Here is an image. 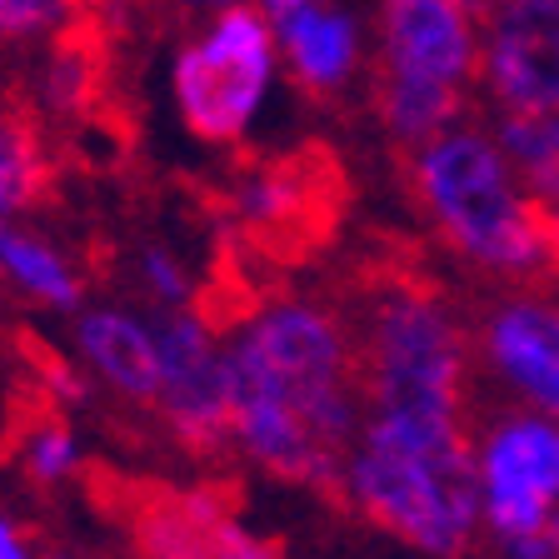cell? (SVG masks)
<instances>
[{
    "label": "cell",
    "mask_w": 559,
    "mask_h": 559,
    "mask_svg": "<svg viewBox=\"0 0 559 559\" xmlns=\"http://www.w3.org/2000/svg\"><path fill=\"white\" fill-rule=\"evenodd\" d=\"M300 5H310V0H260V11H265L270 21H285V15L300 11Z\"/></svg>",
    "instance_id": "obj_25"
},
{
    "label": "cell",
    "mask_w": 559,
    "mask_h": 559,
    "mask_svg": "<svg viewBox=\"0 0 559 559\" xmlns=\"http://www.w3.org/2000/svg\"><path fill=\"white\" fill-rule=\"evenodd\" d=\"M35 365H40V374H46V390H56V400H75V405L85 400V380L70 370L66 360H60L56 349L35 345Z\"/></svg>",
    "instance_id": "obj_21"
},
{
    "label": "cell",
    "mask_w": 559,
    "mask_h": 559,
    "mask_svg": "<svg viewBox=\"0 0 559 559\" xmlns=\"http://www.w3.org/2000/svg\"><path fill=\"white\" fill-rule=\"evenodd\" d=\"M500 145L539 205H559V116H500Z\"/></svg>",
    "instance_id": "obj_16"
},
{
    "label": "cell",
    "mask_w": 559,
    "mask_h": 559,
    "mask_svg": "<svg viewBox=\"0 0 559 559\" xmlns=\"http://www.w3.org/2000/svg\"><path fill=\"white\" fill-rule=\"evenodd\" d=\"M374 105H380L384 126L395 130L400 140H440L444 126L460 116V85H440L425 75H405V70L380 66L374 75Z\"/></svg>",
    "instance_id": "obj_14"
},
{
    "label": "cell",
    "mask_w": 559,
    "mask_h": 559,
    "mask_svg": "<svg viewBox=\"0 0 559 559\" xmlns=\"http://www.w3.org/2000/svg\"><path fill=\"white\" fill-rule=\"evenodd\" d=\"M275 70V25L255 5H230L175 60V100L200 140L230 145L260 110Z\"/></svg>",
    "instance_id": "obj_5"
},
{
    "label": "cell",
    "mask_w": 559,
    "mask_h": 559,
    "mask_svg": "<svg viewBox=\"0 0 559 559\" xmlns=\"http://www.w3.org/2000/svg\"><path fill=\"white\" fill-rule=\"evenodd\" d=\"M235 210L275 255H305L340 215V175L325 151H300L290 160L250 175L235 190Z\"/></svg>",
    "instance_id": "obj_9"
},
{
    "label": "cell",
    "mask_w": 559,
    "mask_h": 559,
    "mask_svg": "<svg viewBox=\"0 0 559 559\" xmlns=\"http://www.w3.org/2000/svg\"><path fill=\"white\" fill-rule=\"evenodd\" d=\"M225 390L230 405L270 400L285 405L330 454H355L360 425V370L345 330L325 310L300 300H275L245 314L225 345Z\"/></svg>",
    "instance_id": "obj_2"
},
{
    "label": "cell",
    "mask_w": 559,
    "mask_h": 559,
    "mask_svg": "<svg viewBox=\"0 0 559 559\" xmlns=\"http://www.w3.org/2000/svg\"><path fill=\"white\" fill-rule=\"evenodd\" d=\"M160 340V409L170 430L186 440V450L210 454L230 430V390H225V349H215L205 314L200 310H170L155 325Z\"/></svg>",
    "instance_id": "obj_7"
},
{
    "label": "cell",
    "mask_w": 559,
    "mask_h": 559,
    "mask_svg": "<svg viewBox=\"0 0 559 559\" xmlns=\"http://www.w3.org/2000/svg\"><path fill=\"white\" fill-rule=\"evenodd\" d=\"M345 500L430 559H460L485 520L479 454L465 425L370 419L345 469Z\"/></svg>",
    "instance_id": "obj_1"
},
{
    "label": "cell",
    "mask_w": 559,
    "mask_h": 559,
    "mask_svg": "<svg viewBox=\"0 0 559 559\" xmlns=\"http://www.w3.org/2000/svg\"><path fill=\"white\" fill-rule=\"evenodd\" d=\"M140 270H145V285L155 290V300H165L170 310H186V300L195 295V280L186 275V265H180V260L165 255L160 245H155V250H145V255H140Z\"/></svg>",
    "instance_id": "obj_20"
},
{
    "label": "cell",
    "mask_w": 559,
    "mask_h": 559,
    "mask_svg": "<svg viewBox=\"0 0 559 559\" xmlns=\"http://www.w3.org/2000/svg\"><path fill=\"white\" fill-rule=\"evenodd\" d=\"M275 35L285 56H290L295 75H300L310 91H335V85L349 81L355 70V56H360V31L355 21L340 11H325V5H300L285 21H275Z\"/></svg>",
    "instance_id": "obj_13"
},
{
    "label": "cell",
    "mask_w": 559,
    "mask_h": 559,
    "mask_svg": "<svg viewBox=\"0 0 559 559\" xmlns=\"http://www.w3.org/2000/svg\"><path fill=\"white\" fill-rule=\"evenodd\" d=\"M0 559H35L31 539H25V530L11 520V514H0Z\"/></svg>",
    "instance_id": "obj_22"
},
{
    "label": "cell",
    "mask_w": 559,
    "mask_h": 559,
    "mask_svg": "<svg viewBox=\"0 0 559 559\" xmlns=\"http://www.w3.org/2000/svg\"><path fill=\"white\" fill-rule=\"evenodd\" d=\"M479 66L504 116H559V0H495Z\"/></svg>",
    "instance_id": "obj_8"
},
{
    "label": "cell",
    "mask_w": 559,
    "mask_h": 559,
    "mask_svg": "<svg viewBox=\"0 0 559 559\" xmlns=\"http://www.w3.org/2000/svg\"><path fill=\"white\" fill-rule=\"evenodd\" d=\"M40 190H46V160L35 151V135L0 120V225L31 200H40Z\"/></svg>",
    "instance_id": "obj_17"
},
{
    "label": "cell",
    "mask_w": 559,
    "mask_h": 559,
    "mask_svg": "<svg viewBox=\"0 0 559 559\" xmlns=\"http://www.w3.org/2000/svg\"><path fill=\"white\" fill-rule=\"evenodd\" d=\"M415 195L425 200L444 240L454 250H465L469 260L504 270V275L545 270L559 285L545 235V210H539V200L514 195L504 151L479 130H444L440 140L419 145Z\"/></svg>",
    "instance_id": "obj_4"
},
{
    "label": "cell",
    "mask_w": 559,
    "mask_h": 559,
    "mask_svg": "<svg viewBox=\"0 0 559 559\" xmlns=\"http://www.w3.org/2000/svg\"><path fill=\"white\" fill-rule=\"evenodd\" d=\"M0 270H5L21 290H31L35 300L56 305V310H75V305H81V280H75V270H70L50 245H40L35 235L15 230V225H0Z\"/></svg>",
    "instance_id": "obj_15"
},
{
    "label": "cell",
    "mask_w": 559,
    "mask_h": 559,
    "mask_svg": "<svg viewBox=\"0 0 559 559\" xmlns=\"http://www.w3.org/2000/svg\"><path fill=\"white\" fill-rule=\"evenodd\" d=\"M81 349L85 360L116 384L130 400H151L160 405V340L126 310H95L81 320Z\"/></svg>",
    "instance_id": "obj_12"
},
{
    "label": "cell",
    "mask_w": 559,
    "mask_h": 559,
    "mask_svg": "<svg viewBox=\"0 0 559 559\" xmlns=\"http://www.w3.org/2000/svg\"><path fill=\"white\" fill-rule=\"evenodd\" d=\"M384 56L380 66L460 85L475 70V31L465 5L454 0H384Z\"/></svg>",
    "instance_id": "obj_11"
},
{
    "label": "cell",
    "mask_w": 559,
    "mask_h": 559,
    "mask_svg": "<svg viewBox=\"0 0 559 559\" xmlns=\"http://www.w3.org/2000/svg\"><path fill=\"white\" fill-rule=\"evenodd\" d=\"M454 5H465V11H469V5H489V0H454Z\"/></svg>",
    "instance_id": "obj_26"
},
{
    "label": "cell",
    "mask_w": 559,
    "mask_h": 559,
    "mask_svg": "<svg viewBox=\"0 0 559 559\" xmlns=\"http://www.w3.org/2000/svg\"><path fill=\"white\" fill-rule=\"evenodd\" d=\"M485 524L504 545L530 539L559 510V425L539 415H504L479 444Z\"/></svg>",
    "instance_id": "obj_6"
},
{
    "label": "cell",
    "mask_w": 559,
    "mask_h": 559,
    "mask_svg": "<svg viewBox=\"0 0 559 559\" xmlns=\"http://www.w3.org/2000/svg\"><path fill=\"white\" fill-rule=\"evenodd\" d=\"M126 0H75V11L91 15V21H100V15H116Z\"/></svg>",
    "instance_id": "obj_23"
},
{
    "label": "cell",
    "mask_w": 559,
    "mask_h": 559,
    "mask_svg": "<svg viewBox=\"0 0 559 559\" xmlns=\"http://www.w3.org/2000/svg\"><path fill=\"white\" fill-rule=\"evenodd\" d=\"M370 419L465 425V335L425 280L390 275L355 349Z\"/></svg>",
    "instance_id": "obj_3"
},
{
    "label": "cell",
    "mask_w": 559,
    "mask_h": 559,
    "mask_svg": "<svg viewBox=\"0 0 559 559\" xmlns=\"http://www.w3.org/2000/svg\"><path fill=\"white\" fill-rule=\"evenodd\" d=\"M485 360L559 425V300L524 290L500 300L479 330Z\"/></svg>",
    "instance_id": "obj_10"
},
{
    "label": "cell",
    "mask_w": 559,
    "mask_h": 559,
    "mask_svg": "<svg viewBox=\"0 0 559 559\" xmlns=\"http://www.w3.org/2000/svg\"><path fill=\"white\" fill-rule=\"evenodd\" d=\"M70 15H75V0H0V40L40 35Z\"/></svg>",
    "instance_id": "obj_19"
},
{
    "label": "cell",
    "mask_w": 559,
    "mask_h": 559,
    "mask_svg": "<svg viewBox=\"0 0 559 559\" xmlns=\"http://www.w3.org/2000/svg\"><path fill=\"white\" fill-rule=\"evenodd\" d=\"M175 11H230V5H240V0H170Z\"/></svg>",
    "instance_id": "obj_24"
},
{
    "label": "cell",
    "mask_w": 559,
    "mask_h": 559,
    "mask_svg": "<svg viewBox=\"0 0 559 559\" xmlns=\"http://www.w3.org/2000/svg\"><path fill=\"white\" fill-rule=\"evenodd\" d=\"M75 465H81V450H75V440H70V430L60 419L46 415L25 430V469H31V479L56 485V479H66Z\"/></svg>",
    "instance_id": "obj_18"
}]
</instances>
